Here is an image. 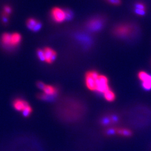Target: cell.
<instances>
[{"mask_svg": "<svg viewBox=\"0 0 151 151\" xmlns=\"http://www.w3.org/2000/svg\"><path fill=\"white\" fill-rule=\"evenodd\" d=\"M134 9H139V10H142L146 11V6L145 4L141 2H136L134 4Z\"/></svg>", "mask_w": 151, "mask_h": 151, "instance_id": "obj_16", "label": "cell"}, {"mask_svg": "<svg viewBox=\"0 0 151 151\" xmlns=\"http://www.w3.org/2000/svg\"><path fill=\"white\" fill-rule=\"evenodd\" d=\"M109 89V80L108 78L104 75H99L96 82V91L104 93Z\"/></svg>", "mask_w": 151, "mask_h": 151, "instance_id": "obj_5", "label": "cell"}, {"mask_svg": "<svg viewBox=\"0 0 151 151\" xmlns=\"http://www.w3.org/2000/svg\"><path fill=\"white\" fill-rule=\"evenodd\" d=\"M44 93L48 95L49 96H52V97H55L58 93V90L57 88L50 86V85H46L44 87L43 90Z\"/></svg>", "mask_w": 151, "mask_h": 151, "instance_id": "obj_10", "label": "cell"}, {"mask_svg": "<svg viewBox=\"0 0 151 151\" xmlns=\"http://www.w3.org/2000/svg\"><path fill=\"white\" fill-rule=\"evenodd\" d=\"M1 43L7 48L11 47V34L9 33H4L1 37Z\"/></svg>", "mask_w": 151, "mask_h": 151, "instance_id": "obj_12", "label": "cell"}, {"mask_svg": "<svg viewBox=\"0 0 151 151\" xmlns=\"http://www.w3.org/2000/svg\"><path fill=\"white\" fill-rule=\"evenodd\" d=\"M45 57V62L48 63H51L55 59L57 53L52 49L46 47L43 49Z\"/></svg>", "mask_w": 151, "mask_h": 151, "instance_id": "obj_7", "label": "cell"}, {"mask_svg": "<svg viewBox=\"0 0 151 151\" xmlns=\"http://www.w3.org/2000/svg\"><path fill=\"white\" fill-rule=\"evenodd\" d=\"M32 109L30 105H28L27 107L25 108L22 112V114L24 116L27 117L32 113Z\"/></svg>", "mask_w": 151, "mask_h": 151, "instance_id": "obj_17", "label": "cell"}, {"mask_svg": "<svg viewBox=\"0 0 151 151\" xmlns=\"http://www.w3.org/2000/svg\"><path fill=\"white\" fill-rule=\"evenodd\" d=\"M37 86H38V88H39L40 89L43 90L44 87L45 86V85L43 82H38V83H37Z\"/></svg>", "mask_w": 151, "mask_h": 151, "instance_id": "obj_21", "label": "cell"}, {"mask_svg": "<svg viewBox=\"0 0 151 151\" xmlns=\"http://www.w3.org/2000/svg\"><path fill=\"white\" fill-rule=\"evenodd\" d=\"M12 9L11 7L9 6H6L4 8V15H3V21L5 22H7L8 16L11 13Z\"/></svg>", "mask_w": 151, "mask_h": 151, "instance_id": "obj_14", "label": "cell"}, {"mask_svg": "<svg viewBox=\"0 0 151 151\" xmlns=\"http://www.w3.org/2000/svg\"><path fill=\"white\" fill-rule=\"evenodd\" d=\"M27 27L33 32H38L42 27V24L40 22L35 19H29L27 22Z\"/></svg>", "mask_w": 151, "mask_h": 151, "instance_id": "obj_8", "label": "cell"}, {"mask_svg": "<svg viewBox=\"0 0 151 151\" xmlns=\"http://www.w3.org/2000/svg\"><path fill=\"white\" fill-rule=\"evenodd\" d=\"M28 105H29V104L27 101L21 99H17L13 102V106L17 111H22Z\"/></svg>", "mask_w": 151, "mask_h": 151, "instance_id": "obj_9", "label": "cell"}, {"mask_svg": "<svg viewBox=\"0 0 151 151\" xmlns=\"http://www.w3.org/2000/svg\"><path fill=\"white\" fill-rule=\"evenodd\" d=\"M134 12L135 14L140 15V16H144L146 14V11L142 10H139V9H134Z\"/></svg>", "mask_w": 151, "mask_h": 151, "instance_id": "obj_20", "label": "cell"}, {"mask_svg": "<svg viewBox=\"0 0 151 151\" xmlns=\"http://www.w3.org/2000/svg\"><path fill=\"white\" fill-rule=\"evenodd\" d=\"M104 24V20L100 17H93L90 20L87 27L88 29L92 32H97L103 28Z\"/></svg>", "mask_w": 151, "mask_h": 151, "instance_id": "obj_4", "label": "cell"}, {"mask_svg": "<svg viewBox=\"0 0 151 151\" xmlns=\"http://www.w3.org/2000/svg\"><path fill=\"white\" fill-rule=\"evenodd\" d=\"M138 77L142 81V87L146 90H150L151 89V75L145 71H140Z\"/></svg>", "mask_w": 151, "mask_h": 151, "instance_id": "obj_6", "label": "cell"}, {"mask_svg": "<svg viewBox=\"0 0 151 151\" xmlns=\"http://www.w3.org/2000/svg\"><path fill=\"white\" fill-rule=\"evenodd\" d=\"M22 36L17 32H14L11 34V47H15L21 42Z\"/></svg>", "mask_w": 151, "mask_h": 151, "instance_id": "obj_11", "label": "cell"}, {"mask_svg": "<svg viewBox=\"0 0 151 151\" xmlns=\"http://www.w3.org/2000/svg\"><path fill=\"white\" fill-rule=\"evenodd\" d=\"M51 17L54 22L60 23L67 20V10H65L58 7H54L50 12Z\"/></svg>", "mask_w": 151, "mask_h": 151, "instance_id": "obj_3", "label": "cell"}, {"mask_svg": "<svg viewBox=\"0 0 151 151\" xmlns=\"http://www.w3.org/2000/svg\"><path fill=\"white\" fill-rule=\"evenodd\" d=\"M136 28L130 23H121L116 25L113 30L114 35L120 38H129L135 33Z\"/></svg>", "mask_w": 151, "mask_h": 151, "instance_id": "obj_1", "label": "cell"}, {"mask_svg": "<svg viewBox=\"0 0 151 151\" xmlns=\"http://www.w3.org/2000/svg\"><path fill=\"white\" fill-rule=\"evenodd\" d=\"M115 130V133L118 134L125 137H130L132 134V132L129 129H116Z\"/></svg>", "mask_w": 151, "mask_h": 151, "instance_id": "obj_15", "label": "cell"}, {"mask_svg": "<svg viewBox=\"0 0 151 151\" xmlns=\"http://www.w3.org/2000/svg\"><path fill=\"white\" fill-rule=\"evenodd\" d=\"M37 56L39 59L42 61H45V57H44V52L42 49H38L37 50Z\"/></svg>", "mask_w": 151, "mask_h": 151, "instance_id": "obj_18", "label": "cell"}, {"mask_svg": "<svg viewBox=\"0 0 151 151\" xmlns=\"http://www.w3.org/2000/svg\"><path fill=\"white\" fill-rule=\"evenodd\" d=\"M100 75L96 71L91 70L87 72L85 77V82L87 88L91 91L96 90V82Z\"/></svg>", "mask_w": 151, "mask_h": 151, "instance_id": "obj_2", "label": "cell"}, {"mask_svg": "<svg viewBox=\"0 0 151 151\" xmlns=\"http://www.w3.org/2000/svg\"><path fill=\"white\" fill-rule=\"evenodd\" d=\"M109 2L113 5L119 6L122 4L121 0H108Z\"/></svg>", "mask_w": 151, "mask_h": 151, "instance_id": "obj_19", "label": "cell"}, {"mask_svg": "<svg viewBox=\"0 0 151 151\" xmlns=\"http://www.w3.org/2000/svg\"><path fill=\"white\" fill-rule=\"evenodd\" d=\"M104 96L108 101H113L115 99V94L111 90L109 89L104 93Z\"/></svg>", "mask_w": 151, "mask_h": 151, "instance_id": "obj_13", "label": "cell"}]
</instances>
